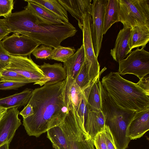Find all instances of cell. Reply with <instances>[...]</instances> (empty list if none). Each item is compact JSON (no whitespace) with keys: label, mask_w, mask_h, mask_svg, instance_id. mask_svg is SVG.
<instances>
[{"label":"cell","mask_w":149,"mask_h":149,"mask_svg":"<svg viewBox=\"0 0 149 149\" xmlns=\"http://www.w3.org/2000/svg\"><path fill=\"white\" fill-rule=\"evenodd\" d=\"M40 5L57 16L63 22H69L67 12L58 0H30Z\"/></svg>","instance_id":"603a6c76"},{"label":"cell","mask_w":149,"mask_h":149,"mask_svg":"<svg viewBox=\"0 0 149 149\" xmlns=\"http://www.w3.org/2000/svg\"><path fill=\"white\" fill-rule=\"evenodd\" d=\"M93 140L96 149H107L103 131L97 134Z\"/></svg>","instance_id":"4dcf8cb0"},{"label":"cell","mask_w":149,"mask_h":149,"mask_svg":"<svg viewBox=\"0 0 149 149\" xmlns=\"http://www.w3.org/2000/svg\"><path fill=\"white\" fill-rule=\"evenodd\" d=\"M52 51V47L42 45L36 48L31 54L37 59H46L51 55Z\"/></svg>","instance_id":"83f0119b"},{"label":"cell","mask_w":149,"mask_h":149,"mask_svg":"<svg viewBox=\"0 0 149 149\" xmlns=\"http://www.w3.org/2000/svg\"><path fill=\"white\" fill-rule=\"evenodd\" d=\"M101 73L89 85L82 90L87 100V105L93 110H100L102 104L100 80Z\"/></svg>","instance_id":"2e32d148"},{"label":"cell","mask_w":149,"mask_h":149,"mask_svg":"<svg viewBox=\"0 0 149 149\" xmlns=\"http://www.w3.org/2000/svg\"><path fill=\"white\" fill-rule=\"evenodd\" d=\"M75 52L76 49L74 47H65L60 45L53 49L52 53L48 59L64 63Z\"/></svg>","instance_id":"d4e9b609"},{"label":"cell","mask_w":149,"mask_h":149,"mask_svg":"<svg viewBox=\"0 0 149 149\" xmlns=\"http://www.w3.org/2000/svg\"><path fill=\"white\" fill-rule=\"evenodd\" d=\"M107 0H94L92 3L91 33L94 51L97 58L101 48L104 10Z\"/></svg>","instance_id":"9c48e42d"},{"label":"cell","mask_w":149,"mask_h":149,"mask_svg":"<svg viewBox=\"0 0 149 149\" xmlns=\"http://www.w3.org/2000/svg\"><path fill=\"white\" fill-rule=\"evenodd\" d=\"M85 62L84 47L82 44L73 55L63 63L67 76H70L74 79Z\"/></svg>","instance_id":"7402d4cb"},{"label":"cell","mask_w":149,"mask_h":149,"mask_svg":"<svg viewBox=\"0 0 149 149\" xmlns=\"http://www.w3.org/2000/svg\"><path fill=\"white\" fill-rule=\"evenodd\" d=\"M66 80L64 97L65 106L68 111L74 107L77 111L84 95L83 91L71 76H68Z\"/></svg>","instance_id":"5bb4252c"},{"label":"cell","mask_w":149,"mask_h":149,"mask_svg":"<svg viewBox=\"0 0 149 149\" xmlns=\"http://www.w3.org/2000/svg\"><path fill=\"white\" fill-rule=\"evenodd\" d=\"M59 3L68 11L78 22L81 29L82 19L86 13L91 14L92 0H58Z\"/></svg>","instance_id":"7c38bea8"},{"label":"cell","mask_w":149,"mask_h":149,"mask_svg":"<svg viewBox=\"0 0 149 149\" xmlns=\"http://www.w3.org/2000/svg\"><path fill=\"white\" fill-rule=\"evenodd\" d=\"M91 16L86 13L82 19L81 29L83 33V44L85 54V62L89 80L93 81L107 69L104 67L100 71V65L95 55L93 47L91 33Z\"/></svg>","instance_id":"5b68a950"},{"label":"cell","mask_w":149,"mask_h":149,"mask_svg":"<svg viewBox=\"0 0 149 149\" xmlns=\"http://www.w3.org/2000/svg\"><path fill=\"white\" fill-rule=\"evenodd\" d=\"M18 108L8 109L0 121V146L11 141L16 130L22 123L19 118Z\"/></svg>","instance_id":"30bf717a"},{"label":"cell","mask_w":149,"mask_h":149,"mask_svg":"<svg viewBox=\"0 0 149 149\" xmlns=\"http://www.w3.org/2000/svg\"><path fill=\"white\" fill-rule=\"evenodd\" d=\"M87 100L84 94L77 111L84 126L87 113Z\"/></svg>","instance_id":"1f68e13d"},{"label":"cell","mask_w":149,"mask_h":149,"mask_svg":"<svg viewBox=\"0 0 149 149\" xmlns=\"http://www.w3.org/2000/svg\"><path fill=\"white\" fill-rule=\"evenodd\" d=\"M101 82L108 96L120 107L135 112L149 108V94L118 72H110Z\"/></svg>","instance_id":"3957f363"},{"label":"cell","mask_w":149,"mask_h":149,"mask_svg":"<svg viewBox=\"0 0 149 149\" xmlns=\"http://www.w3.org/2000/svg\"><path fill=\"white\" fill-rule=\"evenodd\" d=\"M33 90L26 88L19 93L0 98V107L9 109L25 107L28 104Z\"/></svg>","instance_id":"e0dca14e"},{"label":"cell","mask_w":149,"mask_h":149,"mask_svg":"<svg viewBox=\"0 0 149 149\" xmlns=\"http://www.w3.org/2000/svg\"><path fill=\"white\" fill-rule=\"evenodd\" d=\"M0 80L23 82L27 84L31 83L28 80L17 73L4 69H0Z\"/></svg>","instance_id":"484cf974"},{"label":"cell","mask_w":149,"mask_h":149,"mask_svg":"<svg viewBox=\"0 0 149 149\" xmlns=\"http://www.w3.org/2000/svg\"><path fill=\"white\" fill-rule=\"evenodd\" d=\"M11 57L4 49L0 40V69L4 68L8 65Z\"/></svg>","instance_id":"d6a6232c"},{"label":"cell","mask_w":149,"mask_h":149,"mask_svg":"<svg viewBox=\"0 0 149 149\" xmlns=\"http://www.w3.org/2000/svg\"><path fill=\"white\" fill-rule=\"evenodd\" d=\"M66 81L47 82L33 90L28 104L34 114L23 121L29 136L38 137L63 122L68 112L64 100Z\"/></svg>","instance_id":"6da1fadb"},{"label":"cell","mask_w":149,"mask_h":149,"mask_svg":"<svg viewBox=\"0 0 149 149\" xmlns=\"http://www.w3.org/2000/svg\"><path fill=\"white\" fill-rule=\"evenodd\" d=\"M120 5L119 0H107L105 7L102 30L105 34L114 23L120 22Z\"/></svg>","instance_id":"d6986e66"},{"label":"cell","mask_w":149,"mask_h":149,"mask_svg":"<svg viewBox=\"0 0 149 149\" xmlns=\"http://www.w3.org/2000/svg\"><path fill=\"white\" fill-rule=\"evenodd\" d=\"M74 79L77 84L82 90L90 84L91 82L89 79L85 62Z\"/></svg>","instance_id":"4316f807"},{"label":"cell","mask_w":149,"mask_h":149,"mask_svg":"<svg viewBox=\"0 0 149 149\" xmlns=\"http://www.w3.org/2000/svg\"><path fill=\"white\" fill-rule=\"evenodd\" d=\"M131 28L124 26L118 34L114 48L111 50L110 54L113 59L119 62L130 53L128 42Z\"/></svg>","instance_id":"9a60e30c"},{"label":"cell","mask_w":149,"mask_h":149,"mask_svg":"<svg viewBox=\"0 0 149 149\" xmlns=\"http://www.w3.org/2000/svg\"><path fill=\"white\" fill-rule=\"evenodd\" d=\"M19 35L14 33L5 37L1 41L3 47L11 56H30L40 43L28 36Z\"/></svg>","instance_id":"ba28073f"},{"label":"cell","mask_w":149,"mask_h":149,"mask_svg":"<svg viewBox=\"0 0 149 149\" xmlns=\"http://www.w3.org/2000/svg\"><path fill=\"white\" fill-rule=\"evenodd\" d=\"M11 33L4 19H0V40Z\"/></svg>","instance_id":"e575fe53"},{"label":"cell","mask_w":149,"mask_h":149,"mask_svg":"<svg viewBox=\"0 0 149 149\" xmlns=\"http://www.w3.org/2000/svg\"><path fill=\"white\" fill-rule=\"evenodd\" d=\"M8 109L0 107V121L7 111Z\"/></svg>","instance_id":"74e56055"},{"label":"cell","mask_w":149,"mask_h":149,"mask_svg":"<svg viewBox=\"0 0 149 149\" xmlns=\"http://www.w3.org/2000/svg\"><path fill=\"white\" fill-rule=\"evenodd\" d=\"M137 85L144 91L149 94V77L147 75L136 83Z\"/></svg>","instance_id":"d590c367"},{"label":"cell","mask_w":149,"mask_h":149,"mask_svg":"<svg viewBox=\"0 0 149 149\" xmlns=\"http://www.w3.org/2000/svg\"><path fill=\"white\" fill-rule=\"evenodd\" d=\"M103 132L105 138L107 149H118L115 143L109 128L106 125Z\"/></svg>","instance_id":"836d02e7"},{"label":"cell","mask_w":149,"mask_h":149,"mask_svg":"<svg viewBox=\"0 0 149 149\" xmlns=\"http://www.w3.org/2000/svg\"><path fill=\"white\" fill-rule=\"evenodd\" d=\"M120 22L132 28L149 26V0H119Z\"/></svg>","instance_id":"277c9868"},{"label":"cell","mask_w":149,"mask_h":149,"mask_svg":"<svg viewBox=\"0 0 149 149\" xmlns=\"http://www.w3.org/2000/svg\"><path fill=\"white\" fill-rule=\"evenodd\" d=\"M129 54L118 62V72L122 75L133 74L141 80L149 73V52L138 47Z\"/></svg>","instance_id":"8992f818"},{"label":"cell","mask_w":149,"mask_h":149,"mask_svg":"<svg viewBox=\"0 0 149 149\" xmlns=\"http://www.w3.org/2000/svg\"><path fill=\"white\" fill-rule=\"evenodd\" d=\"M26 84L23 82L0 80V90H17Z\"/></svg>","instance_id":"f546056e"},{"label":"cell","mask_w":149,"mask_h":149,"mask_svg":"<svg viewBox=\"0 0 149 149\" xmlns=\"http://www.w3.org/2000/svg\"><path fill=\"white\" fill-rule=\"evenodd\" d=\"M13 0H0V17L4 18L10 16L14 7Z\"/></svg>","instance_id":"f1b7e54d"},{"label":"cell","mask_w":149,"mask_h":149,"mask_svg":"<svg viewBox=\"0 0 149 149\" xmlns=\"http://www.w3.org/2000/svg\"><path fill=\"white\" fill-rule=\"evenodd\" d=\"M39 67L47 78V82L61 81L67 77L66 70L61 63L51 64L44 62Z\"/></svg>","instance_id":"44dd1931"},{"label":"cell","mask_w":149,"mask_h":149,"mask_svg":"<svg viewBox=\"0 0 149 149\" xmlns=\"http://www.w3.org/2000/svg\"><path fill=\"white\" fill-rule=\"evenodd\" d=\"M87 108L84 127L86 133L93 139L97 134L104 130L105 118L101 110H93L87 105Z\"/></svg>","instance_id":"4fadbf2b"},{"label":"cell","mask_w":149,"mask_h":149,"mask_svg":"<svg viewBox=\"0 0 149 149\" xmlns=\"http://www.w3.org/2000/svg\"><path fill=\"white\" fill-rule=\"evenodd\" d=\"M5 70L12 71L22 75L31 83L40 86L47 81L46 77L39 67L31 58L30 56H11L9 63Z\"/></svg>","instance_id":"52a82bcc"},{"label":"cell","mask_w":149,"mask_h":149,"mask_svg":"<svg viewBox=\"0 0 149 149\" xmlns=\"http://www.w3.org/2000/svg\"><path fill=\"white\" fill-rule=\"evenodd\" d=\"M3 19L11 32L26 36L41 44L53 48L77 32L69 22L58 25L49 24L26 9Z\"/></svg>","instance_id":"7a4b0ae2"},{"label":"cell","mask_w":149,"mask_h":149,"mask_svg":"<svg viewBox=\"0 0 149 149\" xmlns=\"http://www.w3.org/2000/svg\"><path fill=\"white\" fill-rule=\"evenodd\" d=\"M19 114L22 116L23 118H26L32 116L34 114V111L32 106L30 104H28L19 113Z\"/></svg>","instance_id":"8d00e7d4"},{"label":"cell","mask_w":149,"mask_h":149,"mask_svg":"<svg viewBox=\"0 0 149 149\" xmlns=\"http://www.w3.org/2000/svg\"><path fill=\"white\" fill-rule=\"evenodd\" d=\"M149 130V108L136 111L127 128L126 136L130 140L142 137Z\"/></svg>","instance_id":"8fae6325"},{"label":"cell","mask_w":149,"mask_h":149,"mask_svg":"<svg viewBox=\"0 0 149 149\" xmlns=\"http://www.w3.org/2000/svg\"><path fill=\"white\" fill-rule=\"evenodd\" d=\"M27 5L24 9L29 10L36 15L45 22L53 24H61L64 22L57 16L43 6L31 1L30 0H25Z\"/></svg>","instance_id":"ffe728a7"},{"label":"cell","mask_w":149,"mask_h":149,"mask_svg":"<svg viewBox=\"0 0 149 149\" xmlns=\"http://www.w3.org/2000/svg\"><path fill=\"white\" fill-rule=\"evenodd\" d=\"M10 143H6L0 146V149H9Z\"/></svg>","instance_id":"f35d334b"},{"label":"cell","mask_w":149,"mask_h":149,"mask_svg":"<svg viewBox=\"0 0 149 149\" xmlns=\"http://www.w3.org/2000/svg\"><path fill=\"white\" fill-rule=\"evenodd\" d=\"M47 132V137L54 149H68L66 137L60 125L49 129Z\"/></svg>","instance_id":"cb8c5ba5"},{"label":"cell","mask_w":149,"mask_h":149,"mask_svg":"<svg viewBox=\"0 0 149 149\" xmlns=\"http://www.w3.org/2000/svg\"><path fill=\"white\" fill-rule=\"evenodd\" d=\"M149 41V26L139 25L131 28L128 45L129 52L135 48H145Z\"/></svg>","instance_id":"ac0fdd59"}]
</instances>
